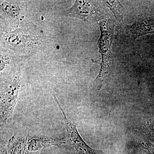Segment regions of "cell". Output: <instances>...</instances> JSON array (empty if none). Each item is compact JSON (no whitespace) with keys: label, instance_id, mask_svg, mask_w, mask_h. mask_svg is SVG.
<instances>
[{"label":"cell","instance_id":"obj_9","mask_svg":"<svg viewBox=\"0 0 154 154\" xmlns=\"http://www.w3.org/2000/svg\"><path fill=\"white\" fill-rule=\"evenodd\" d=\"M147 149V154H154V149L150 148H148Z\"/></svg>","mask_w":154,"mask_h":154},{"label":"cell","instance_id":"obj_3","mask_svg":"<svg viewBox=\"0 0 154 154\" xmlns=\"http://www.w3.org/2000/svg\"><path fill=\"white\" fill-rule=\"evenodd\" d=\"M63 116L66 128L69 134V140L74 149L78 154H100L98 150L91 147L86 143L80 135L76 125L71 121L66 115L57 97L52 95Z\"/></svg>","mask_w":154,"mask_h":154},{"label":"cell","instance_id":"obj_2","mask_svg":"<svg viewBox=\"0 0 154 154\" xmlns=\"http://www.w3.org/2000/svg\"><path fill=\"white\" fill-rule=\"evenodd\" d=\"M20 85L21 82L19 76H14L1 93L0 102L1 125L8 124L12 121Z\"/></svg>","mask_w":154,"mask_h":154},{"label":"cell","instance_id":"obj_7","mask_svg":"<svg viewBox=\"0 0 154 154\" xmlns=\"http://www.w3.org/2000/svg\"><path fill=\"white\" fill-rule=\"evenodd\" d=\"M28 136L14 134L9 140L7 151L9 154H28Z\"/></svg>","mask_w":154,"mask_h":154},{"label":"cell","instance_id":"obj_10","mask_svg":"<svg viewBox=\"0 0 154 154\" xmlns=\"http://www.w3.org/2000/svg\"><path fill=\"white\" fill-rule=\"evenodd\" d=\"M1 154H9L7 152V149H3L1 151Z\"/></svg>","mask_w":154,"mask_h":154},{"label":"cell","instance_id":"obj_5","mask_svg":"<svg viewBox=\"0 0 154 154\" xmlns=\"http://www.w3.org/2000/svg\"><path fill=\"white\" fill-rule=\"evenodd\" d=\"M98 2L76 1L69 11V15L78 17L84 21H88L99 18L100 10L98 8Z\"/></svg>","mask_w":154,"mask_h":154},{"label":"cell","instance_id":"obj_6","mask_svg":"<svg viewBox=\"0 0 154 154\" xmlns=\"http://www.w3.org/2000/svg\"><path fill=\"white\" fill-rule=\"evenodd\" d=\"M66 143L64 137L58 138L44 135L28 136V150L29 152H33L52 146H60Z\"/></svg>","mask_w":154,"mask_h":154},{"label":"cell","instance_id":"obj_4","mask_svg":"<svg viewBox=\"0 0 154 154\" xmlns=\"http://www.w3.org/2000/svg\"><path fill=\"white\" fill-rule=\"evenodd\" d=\"M121 35L131 39H136L149 33H154V17L139 19L131 25L121 24Z\"/></svg>","mask_w":154,"mask_h":154},{"label":"cell","instance_id":"obj_8","mask_svg":"<svg viewBox=\"0 0 154 154\" xmlns=\"http://www.w3.org/2000/svg\"><path fill=\"white\" fill-rule=\"evenodd\" d=\"M106 6L114 14L116 19L119 22L123 23L124 8L118 1H105Z\"/></svg>","mask_w":154,"mask_h":154},{"label":"cell","instance_id":"obj_1","mask_svg":"<svg viewBox=\"0 0 154 154\" xmlns=\"http://www.w3.org/2000/svg\"><path fill=\"white\" fill-rule=\"evenodd\" d=\"M101 35L98 45L99 52L102 56V62L99 75L96 79L97 84L102 82V80L108 73L112 65L111 45L114 37V25L110 19H105L99 23Z\"/></svg>","mask_w":154,"mask_h":154}]
</instances>
